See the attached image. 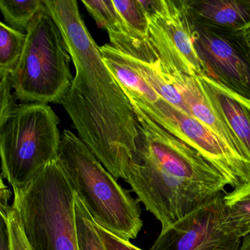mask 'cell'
Listing matches in <instances>:
<instances>
[{
    "label": "cell",
    "mask_w": 250,
    "mask_h": 250,
    "mask_svg": "<svg viewBox=\"0 0 250 250\" xmlns=\"http://www.w3.org/2000/svg\"><path fill=\"white\" fill-rule=\"evenodd\" d=\"M194 27L196 49L206 75L250 100V64L242 34H220Z\"/></svg>",
    "instance_id": "obj_10"
},
{
    "label": "cell",
    "mask_w": 250,
    "mask_h": 250,
    "mask_svg": "<svg viewBox=\"0 0 250 250\" xmlns=\"http://www.w3.org/2000/svg\"><path fill=\"white\" fill-rule=\"evenodd\" d=\"M13 191L12 206L33 250H78L76 193L58 158L25 188Z\"/></svg>",
    "instance_id": "obj_4"
},
{
    "label": "cell",
    "mask_w": 250,
    "mask_h": 250,
    "mask_svg": "<svg viewBox=\"0 0 250 250\" xmlns=\"http://www.w3.org/2000/svg\"><path fill=\"white\" fill-rule=\"evenodd\" d=\"M162 64V63H161ZM171 81L182 96L191 115L214 133L221 141L241 160H246L242 147L236 137L219 119L205 97L197 77H190L179 71L168 69L162 65Z\"/></svg>",
    "instance_id": "obj_13"
},
{
    "label": "cell",
    "mask_w": 250,
    "mask_h": 250,
    "mask_svg": "<svg viewBox=\"0 0 250 250\" xmlns=\"http://www.w3.org/2000/svg\"><path fill=\"white\" fill-rule=\"evenodd\" d=\"M222 197L162 230L150 250H240L241 238L225 229Z\"/></svg>",
    "instance_id": "obj_9"
},
{
    "label": "cell",
    "mask_w": 250,
    "mask_h": 250,
    "mask_svg": "<svg viewBox=\"0 0 250 250\" xmlns=\"http://www.w3.org/2000/svg\"><path fill=\"white\" fill-rule=\"evenodd\" d=\"M0 250H11L8 225L6 219L2 216L0 222Z\"/></svg>",
    "instance_id": "obj_25"
},
{
    "label": "cell",
    "mask_w": 250,
    "mask_h": 250,
    "mask_svg": "<svg viewBox=\"0 0 250 250\" xmlns=\"http://www.w3.org/2000/svg\"><path fill=\"white\" fill-rule=\"evenodd\" d=\"M26 34L22 55L10 76L14 94L22 103L61 104L74 80L71 58L44 2Z\"/></svg>",
    "instance_id": "obj_5"
},
{
    "label": "cell",
    "mask_w": 250,
    "mask_h": 250,
    "mask_svg": "<svg viewBox=\"0 0 250 250\" xmlns=\"http://www.w3.org/2000/svg\"><path fill=\"white\" fill-rule=\"evenodd\" d=\"M12 84L10 76L1 77L0 83V125H3L13 111L17 107L16 97L13 93Z\"/></svg>",
    "instance_id": "obj_22"
},
{
    "label": "cell",
    "mask_w": 250,
    "mask_h": 250,
    "mask_svg": "<svg viewBox=\"0 0 250 250\" xmlns=\"http://www.w3.org/2000/svg\"><path fill=\"white\" fill-rule=\"evenodd\" d=\"M194 25L220 34L241 35L250 29V0H187Z\"/></svg>",
    "instance_id": "obj_12"
},
{
    "label": "cell",
    "mask_w": 250,
    "mask_h": 250,
    "mask_svg": "<svg viewBox=\"0 0 250 250\" xmlns=\"http://www.w3.org/2000/svg\"><path fill=\"white\" fill-rule=\"evenodd\" d=\"M43 5V0H1L0 10L14 30L27 33L32 21Z\"/></svg>",
    "instance_id": "obj_17"
},
{
    "label": "cell",
    "mask_w": 250,
    "mask_h": 250,
    "mask_svg": "<svg viewBox=\"0 0 250 250\" xmlns=\"http://www.w3.org/2000/svg\"><path fill=\"white\" fill-rule=\"evenodd\" d=\"M58 160L68 181L97 225L130 241L143 228L138 200L98 160L73 131L61 134Z\"/></svg>",
    "instance_id": "obj_3"
},
{
    "label": "cell",
    "mask_w": 250,
    "mask_h": 250,
    "mask_svg": "<svg viewBox=\"0 0 250 250\" xmlns=\"http://www.w3.org/2000/svg\"><path fill=\"white\" fill-rule=\"evenodd\" d=\"M74 210L78 250H106L93 217L77 194Z\"/></svg>",
    "instance_id": "obj_18"
},
{
    "label": "cell",
    "mask_w": 250,
    "mask_h": 250,
    "mask_svg": "<svg viewBox=\"0 0 250 250\" xmlns=\"http://www.w3.org/2000/svg\"><path fill=\"white\" fill-rule=\"evenodd\" d=\"M132 106L138 136L124 181L163 230L225 193L231 184L198 150Z\"/></svg>",
    "instance_id": "obj_2"
},
{
    "label": "cell",
    "mask_w": 250,
    "mask_h": 250,
    "mask_svg": "<svg viewBox=\"0 0 250 250\" xmlns=\"http://www.w3.org/2000/svg\"><path fill=\"white\" fill-rule=\"evenodd\" d=\"M240 250H250V235L243 238Z\"/></svg>",
    "instance_id": "obj_27"
},
{
    "label": "cell",
    "mask_w": 250,
    "mask_h": 250,
    "mask_svg": "<svg viewBox=\"0 0 250 250\" xmlns=\"http://www.w3.org/2000/svg\"><path fill=\"white\" fill-rule=\"evenodd\" d=\"M26 39V33L0 23V77L11 76L22 55Z\"/></svg>",
    "instance_id": "obj_16"
},
{
    "label": "cell",
    "mask_w": 250,
    "mask_h": 250,
    "mask_svg": "<svg viewBox=\"0 0 250 250\" xmlns=\"http://www.w3.org/2000/svg\"><path fill=\"white\" fill-rule=\"evenodd\" d=\"M167 131L188 143L217 167L229 180L231 187L250 181V166L237 157L207 127L161 98L152 104H131Z\"/></svg>",
    "instance_id": "obj_8"
},
{
    "label": "cell",
    "mask_w": 250,
    "mask_h": 250,
    "mask_svg": "<svg viewBox=\"0 0 250 250\" xmlns=\"http://www.w3.org/2000/svg\"><path fill=\"white\" fill-rule=\"evenodd\" d=\"M59 124L49 105L21 103L0 125L1 176L13 189L25 188L58 159Z\"/></svg>",
    "instance_id": "obj_6"
},
{
    "label": "cell",
    "mask_w": 250,
    "mask_h": 250,
    "mask_svg": "<svg viewBox=\"0 0 250 250\" xmlns=\"http://www.w3.org/2000/svg\"><path fill=\"white\" fill-rule=\"evenodd\" d=\"M0 213H6L11 206L8 204L11 197V191L4 183V179L1 176V185H0Z\"/></svg>",
    "instance_id": "obj_24"
},
{
    "label": "cell",
    "mask_w": 250,
    "mask_h": 250,
    "mask_svg": "<svg viewBox=\"0 0 250 250\" xmlns=\"http://www.w3.org/2000/svg\"><path fill=\"white\" fill-rule=\"evenodd\" d=\"M83 5L99 27L109 35L124 34L128 30L112 0H83Z\"/></svg>",
    "instance_id": "obj_19"
},
{
    "label": "cell",
    "mask_w": 250,
    "mask_h": 250,
    "mask_svg": "<svg viewBox=\"0 0 250 250\" xmlns=\"http://www.w3.org/2000/svg\"><path fill=\"white\" fill-rule=\"evenodd\" d=\"M241 42L246 56L250 64V29L241 35Z\"/></svg>",
    "instance_id": "obj_26"
},
{
    "label": "cell",
    "mask_w": 250,
    "mask_h": 250,
    "mask_svg": "<svg viewBox=\"0 0 250 250\" xmlns=\"http://www.w3.org/2000/svg\"><path fill=\"white\" fill-rule=\"evenodd\" d=\"M124 55L130 65L146 80L159 97L176 109L191 115L182 96L171 81L169 75L162 68L159 58L150 62H146L131 58L125 54Z\"/></svg>",
    "instance_id": "obj_14"
},
{
    "label": "cell",
    "mask_w": 250,
    "mask_h": 250,
    "mask_svg": "<svg viewBox=\"0 0 250 250\" xmlns=\"http://www.w3.org/2000/svg\"><path fill=\"white\" fill-rule=\"evenodd\" d=\"M61 28L76 75L61 104L80 138L116 179H125L135 152L137 118L109 71L75 0H43Z\"/></svg>",
    "instance_id": "obj_1"
},
{
    "label": "cell",
    "mask_w": 250,
    "mask_h": 250,
    "mask_svg": "<svg viewBox=\"0 0 250 250\" xmlns=\"http://www.w3.org/2000/svg\"><path fill=\"white\" fill-rule=\"evenodd\" d=\"M122 17L128 36L145 39L149 36L148 20L140 0H112Z\"/></svg>",
    "instance_id": "obj_20"
},
{
    "label": "cell",
    "mask_w": 250,
    "mask_h": 250,
    "mask_svg": "<svg viewBox=\"0 0 250 250\" xmlns=\"http://www.w3.org/2000/svg\"><path fill=\"white\" fill-rule=\"evenodd\" d=\"M6 219L9 232L11 250H33L27 241L20 217L14 206H11L6 213H1Z\"/></svg>",
    "instance_id": "obj_21"
},
{
    "label": "cell",
    "mask_w": 250,
    "mask_h": 250,
    "mask_svg": "<svg viewBox=\"0 0 250 250\" xmlns=\"http://www.w3.org/2000/svg\"><path fill=\"white\" fill-rule=\"evenodd\" d=\"M197 78L213 112L236 137L250 164V100L208 76Z\"/></svg>",
    "instance_id": "obj_11"
},
{
    "label": "cell",
    "mask_w": 250,
    "mask_h": 250,
    "mask_svg": "<svg viewBox=\"0 0 250 250\" xmlns=\"http://www.w3.org/2000/svg\"><path fill=\"white\" fill-rule=\"evenodd\" d=\"M223 194L225 228L240 238L250 235V181Z\"/></svg>",
    "instance_id": "obj_15"
},
{
    "label": "cell",
    "mask_w": 250,
    "mask_h": 250,
    "mask_svg": "<svg viewBox=\"0 0 250 250\" xmlns=\"http://www.w3.org/2000/svg\"><path fill=\"white\" fill-rule=\"evenodd\" d=\"M95 228L100 235L106 250H143L133 245L130 241H125L116 236L100 225H97L96 222Z\"/></svg>",
    "instance_id": "obj_23"
},
{
    "label": "cell",
    "mask_w": 250,
    "mask_h": 250,
    "mask_svg": "<svg viewBox=\"0 0 250 250\" xmlns=\"http://www.w3.org/2000/svg\"><path fill=\"white\" fill-rule=\"evenodd\" d=\"M149 26V39L168 69L197 77L206 75L195 46V27L187 0H140Z\"/></svg>",
    "instance_id": "obj_7"
}]
</instances>
